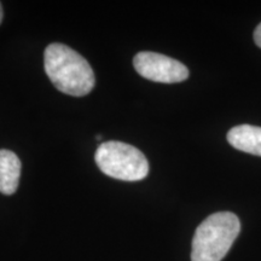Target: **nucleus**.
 <instances>
[{
    "label": "nucleus",
    "mask_w": 261,
    "mask_h": 261,
    "mask_svg": "<svg viewBox=\"0 0 261 261\" xmlns=\"http://www.w3.org/2000/svg\"><path fill=\"white\" fill-rule=\"evenodd\" d=\"M44 68L54 86L65 94L83 97L93 90L96 79L90 63L67 45H48L44 54Z\"/></svg>",
    "instance_id": "nucleus-1"
},
{
    "label": "nucleus",
    "mask_w": 261,
    "mask_h": 261,
    "mask_svg": "<svg viewBox=\"0 0 261 261\" xmlns=\"http://www.w3.org/2000/svg\"><path fill=\"white\" fill-rule=\"evenodd\" d=\"M240 231L241 223L236 214L219 212L210 215L196 228L191 261H221Z\"/></svg>",
    "instance_id": "nucleus-2"
},
{
    "label": "nucleus",
    "mask_w": 261,
    "mask_h": 261,
    "mask_svg": "<svg viewBox=\"0 0 261 261\" xmlns=\"http://www.w3.org/2000/svg\"><path fill=\"white\" fill-rule=\"evenodd\" d=\"M94 160L98 168L117 180L138 181L149 173L145 155L135 146L122 142H104L98 146Z\"/></svg>",
    "instance_id": "nucleus-3"
},
{
    "label": "nucleus",
    "mask_w": 261,
    "mask_h": 261,
    "mask_svg": "<svg viewBox=\"0 0 261 261\" xmlns=\"http://www.w3.org/2000/svg\"><path fill=\"white\" fill-rule=\"evenodd\" d=\"M133 65L140 76L155 83H181L189 77V69L184 64L156 52H139L133 60Z\"/></svg>",
    "instance_id": "nucleus-4"
},
{
    "label": "nucleus",
    "mask_w": 261,
    "mask_h": 261,
    "mask_svg": "<svg viewBox=\"0 0 261 261\" xmlns=\"http://www.w3.org/2000/svg\"><path fill=\"white\" fill-rule=\"evenodd\" d=\"M227 142L234 149L261 156V127L252 125L233 127L228 130Z\"/></svg>",
    "instance_id": "nucleus-5"
},
{
    "label": "nucleus",
    "mask_w": 261,
    "mask_h": 261,
    "mask_svg": "<svg viewBox=\"0 0 261 261\" xmlns=\"http://www.w3.org/2000/svg\"><path fill=\"white\" fill-rule=\"evenodd\" d=\"M21 177V161L15 152L0 150V192L4 195L15 194Z\"/></svg>",
    "instance_id": "nucleus-6"
},
{
    "label": "nucleus",
    "mask_w": 261,
    "mask_h": 261,
    "mask_svg": "<svg viewBox=\"0 0 261 261\" xmlns=\"http://www.w3.org/2000/svg\"><path fill=\"white\" fill-rule=\"evenodd\" d=\"M254 41L261 48V23L257 25L255 32H254Z\"/></svg>",
    "instance_id": "nucleus-7"
},
{
    "label": "nucleus",
    "mask_w": 261,
    "mask_h": 261,
    "mask_svg": "<svg viewBox=\"0 0 261 261\" xmlns=\"http://www.w3.org/2000/svg\"><path fill=\"white\" fill-rule=\"evenodd\" d=\"M3 16H4V12H3V6H2V3H0V23H2L3 21Z\"/></svg>",
    "instance_id": "nucleus-8"
}]
</instances>
